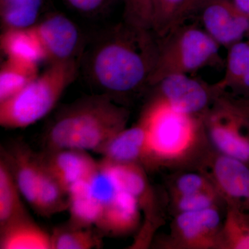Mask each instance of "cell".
Here are the masks:
<instances>
[{
  "instance_id": "f546056e",
  "label": "cell",
  "mask_w": 249,
  "mask_h": 249,
  "mask_svg": "<svg viewBox=\"0 0 249 249\" xmlns=\"http://www.w3.org/2000/svg\"><path fill=\"white\" fill-rule=\"evenodd\" d=\"M124 21L151 30L154 0H124Z\"/></svg>"
},
{
  "instance_id": "7402d4cb",
  "label": "cell",
  "mask_w": 249,
  "mask_h": 249,
  "mask_svg": "<svg viewBox=\"0 0 249 249\" xmlns=\"http://www.w3.org/2000/svg\"><path fill=\"white\" fill-rule=\"evenodd\" d=\"M40 162V181L34 210L41 215L51 217L68 209V195L46 168L41 159Z\"/></svg>"
},
{
  "instance_id": "7c38bea8",
  "label": "cell",
  "mask_w": 249,
  "mask_h": 249,
  "mask_svg": "<svg viewBox=\"0 0 249 249\" xmlns=\"http://www.w3.org/2000/svg\"><path fill=\"white\" fill-rule=\"evenodd\" d=\"M199 8L203 29L219 47L228 49L247 37L249 18L229 0H205Z\"/></svg>"
},
{
  "instance_id": "7a4b0ae2",
  "label": "cell",
  "mask_w": 249,
  "mask_h": 249,
  "mask_svg": "<svg viewBox=\"0 0 249 249\" xmlns=\"http://www.w3.org/2000/svg\"><path fill=\"white\" fill-rule=\"evenodd\" d=\"M139 121L146 132L144 168H170L199 161L208 151L204 118L154 98Z\"/></svg>"
},
{
  "instance_id": "6da1fadb",
  "label": "cell",
  "mask_w": 249,
  "mask_h": 249,
  "mask_svg": "<svg viewBox=\"0 0 249 249\" xmlns=\"http://www.w3.org/2000/svg\"><path fill=\"white\" fill-rule=\"evenodd\" d=\"M102 35L85 60V72L93 86L112 98L150 86L159 52L154 33L124 21Z\"/></svg>"
},
{
  "instance_id": "603a6c76",
  "label": "cell",
  "mask_w": 249,
  "mask_h": 249,
  "mask_svg": "<svg viewBox=\"0 0 249 249\" xmlns=\"http://www.w3.org/2000/svg\"><path fill=\"white\" fill-rule=\"evenodd\" d=\"M44 0H0V18L3 30L35 25Z\"/></svg>"
},
{
  "instance_id": "d6a6232c",
  "label": "cell",
  "mask_w": 249,
  "mask_h": 249,
  "mask_svg": "<svg viewBox=\"0 0 249 249\" xmlns=\"http://www.w3.org/2000/svg\"><path fill=\"white\" fill-rule=\"evenodd\" d=\"M230 91L235 94L242 95L240 97H249V70Z\"/></svg>"
},
{
  "instance_id": "e0dca14e",
  "label": "cell",
  "mask_w": 249,
  "mask_h": 249,
  "mask_svg": "<svg viewBox=\"0 0 249 249\" xmlns=\"http://www.w3.org/2000/svg\"><path fill=\"white\" fill-rule=\"evenodd\" d=\"M0 249H52V237L27 214L0 229Z\"/></svg>"
},
{
  "instance_id": "d590c367",
  "label": "cell",
  "mask_w": 249,
  "mask_h": 249,
  "mask_svg": "<svg viewBox=\"0 0 249 249\" xmlns=\"http://www.w3.org/2000/svg\"><path fill=\"white\" fill-rule=\"evenodd\" d=\"M204 1H205V0H201V4H202V3L204 2Z\"/></svg>"
},
{
  "instance_id": "4316f807",
  "label": "cell",
  "mask_w": 249,
  "mask_h": 249,
  "mask_svg": "<svg viewBox=\"0 0 249 249\" xmlns=\"http://www.w3.org/2000/svg\"><path fill=\"white\" fill-rule=\"evenodd\" d=\"M52 237V249H91L99 248L102 242L89 228L68 227L54 229Z\"/></svg>"
},
{
  "instance_id": "3957f363",
  "label": "cell",
  "mask_w": 249,
  "mask_h": 249,
  "mask_svg": "<svg viewBox=\"0 0 249 249\" xmlns=\"http://www.w3.org/2000/svg\"><path fill=\"white\" fill-rule=\"evenodd\" d=\"M129 111L107 95L78 100L59 111L45 135L47 150L96 152L127 127Z\"/></svg>"
},
{
  "instance_id": "1f68e13d",
  "label": "cell",
  "mask_w": 249,
  "mask_h": 249,
  "mask_svg": "<svg viewBox=\"0 0 249 249\" xmlns=\"http://www.w3.org/2000/svg\"><path fill=\"white\" fill-rule=\"evenodd\" d=\"M228 102L235 108L236 110L249 121V97H238L222 94Z\"/></svg>"
},
{
  "instance_id": "83f0119b",
  "label": "cell",
  "mask_w": 249,
  "mask_h": 249,
  "mask_svg": "<svg viewBox=\"0 0 249 249\" xmlns=\"http://www.w3.org/2000/svg\"><path fill=\"white\" fill-rule=\"evenodd\" d=\"M224 202L215 190H209L186 195L171 196V207L175 214L196 212L211 208L219 207Z\"/></svg>"
},
{
  "instance_id": "30bf717a",
  "label": "cell",
  "mask_w": 249,
  "mask_h": 249,
  "mask_svg": "<svg viewBox=\"0 0 249 249\" xmlns=\"http://www.w3.org/2000/svg\"><path fill=\"white\" fill-rule=\"evenodd\" d=\"M153 87L157 89L156 98L178 111L198 117L204 118L219 96L213 85L188 74L170 75Z\"/></svg>"
},
{
  "instance_id": "52a82bcc",
  "label": "cell",
  "mask_w": 249,
  "mask_h": 249,
  "mask_svg": "<svg viewBox=\"0 0 249 249\" xmlns=\"http://www.w3.org/2000/svg\"><path fill=\"white\" fill-rule=\"evenodd\" d=\"M226 206L249 211V164L216 150H208L197 165Z\"/></svg>"
},
{
  "instance_id": "ba28073f",
  "label": "cell",
  "mask_w": 249,
  "mask_h": 249,
  "mask_svg": "<svg viewBox=\"0 0 249 249\" xmlns=\"http://www.w3.org/2000/svg\"><path fill=\"white\" fill-rule=\"evenodd\" d=\"M222 219L219 207L175 214L170 233L164 241L168 249H221Z\"/></svg>"
},
{
  "instance_id": "836d02e7",
  "label": "cell",
  "mask_w": 249,
  "mask_h": 249,
  "mask_svg": "<svg viewBox=\"0 0 249 249\" xmlns=\"http://www.w3.org/2000/svg\"><path fill=\"white\" fill-rule=\"evenodd\" d=\"M240 14L249 18V0H229Z\"/></svg>"
},
{
  "instance_id": "ac0fdd59",
  "label": "cell",
  "mask_w": 249,
  "mask_h": 249,
  "mask_svg": "<svg viewBox=\"0 0 249 249\" xmlns=\"http://www.w3.org/2000/svg\"><path fill=\"white\" fill-rule=\"evenodd\" d=\"M0 46L6 58L36 65L47 60L43 47L32 27L3 30Z\"/></svg>"
},
{
  "instance_id": "8992f818",
  "label": "cell",
  "mask_w": 249,
  "mask_h": 249,
  "mask_svg": "<svg viewBox=\"0 0 249 249\" xmlns=\"http://www.w3.org/2000/svg\"><path fill=\"white\" fill-rule=\"evenodd\" d=\"M209 142L214 150L249 164V121L221 95L204 116Z\"/></svg>"
},
{
  "instance_id": "44dd1931",
  "label": "cell",
  "mask_w": 249,
  "mask_h": 249,
  "mask_svg": "<svg viewBox=\"0 0 249 249\" xmlns=\"http://www.w3.org/2000/svg\"><path fill=\"white\" fill-rule=\"evenodd\" d=\"M67 195L70 224L83 228L96 225L101 217L103 206L91 196L88 178L74 183L69 189Z\"/></svg>"
},
{
  "instance_id": "2e32d148",
  "label": "cell",
  "mask_w": 249,
  "mask_h": 249,
  "mask_svg": "<svg viewBox=\"0 0 249 249\" xmlns=\"http://www.w3.org/2000/svg\"><path fill=\"white\" fill-rule=\"evenodd\" d=\"M3 152L9 160L23 198L35 209L41 170L39 154L22 145H16L11 151Z\"/></svg>"
},
{
  "instance_id": "e575fe53",
  "label": "cell",
  "mask_w": 249,
  "mask_h": 249,
  "mask_svg": "<svg viewBox=\"0 0 249 249\" xmlns=\"http://www.w3.org/2000/svg\"><path fill=\"white\" fill-rule=\"evenodd\" d=\"M247 39H248V40H249V34H248V35H247Z\"/></svg>"
},
{
  "instance_id": "cb8c5ba5",
  "label": "cell",
  "mask_w": 249,
  "mask_h": 249,
  "mask_svg": "<svg viewBox=\"0 0 249 249\" xmlns=\"http://www.w3.org/2000/svg\"><path fill=\"white\" fill-rule=\"evenodd\" d=\"M38 74V65L6 58L0 67V103L19 92Z\"/></svg>"
},
{
  "instance_id": "9c48e42d",
  "label": "cell",
  "mask_w": 249,
  "mask_h": 249,
  "mask_svg": "<svg viewBox=\"0 0 249 249\" xmlns=\"http://www.w3.org/2000/svg\"><path fill=\"white\" fill-rule=\"evenodd\" d=\"M104 166L114 177L123 191L136 198L142 213L143 225L136 242L137 247H145L152 240L161 218L158 201L149 183L145 168L135 163H121L106 160Z\"/></svg>"
},
{
  "instance_id": "4fadbf2b",
  "label": "cell",
  "mask_w": 249,
  "mask_h": 249,
  "mask_svg": "<svg viewBox=\"0 0 249 249\" xmlns=\"http://www.w3.org/2000/svg\"><path fill=\"white\" fill-rule=\"evenodd\" d=\"M39 155L46 168L67 193L74 183L89 178L99 165L88 152L82 150H47Z\"/></svg>"
},
{
  "instance_id": "277c9868",
  "label": "cell",
  "mask_w": 249,
  "mask_h": 249,
  "mask_svg": "<svg viewBox=\"0 0 249 249\" xmlns=\"http://www.w3.org/2000/svg\"><path fill=\"white\" fill-rule=\"evenodd\" d=\"M79 60L53 62L14 96L0 103V124L24 128L48 115L78 75Z\"/></svg>"
},
{
  "instance_id": "8fae6325",
  "label": "cell",
  "mask_w": 249,
  "mask_h": 249,
  "mask_svg": "<svg viewBox=\"0 0 249 249\" xmlns=\"http://www.w3.org/2000/svg\"><path fill=\"white\" fill-rule=\"evenodd\" d=\"M32 28L43 47L47 61L53 63L78 60L83 45L81 33L67 16L50 13Z\"/></svg>"
},
{
  "instance_id": "d4e9b609",
  "label": "cell",
  "mask_w": 249,
  "mask_h": 249,
  "mask_svg": "<svg viewBox=\"0 0 249 249\" xmlns=\"http://www.w3.org/2000/svg\"><path fill=\"white\" fill-rule=\"evenodd\" d=\"M221 249H249V211L226 206Z\"/></svg>"
},
{
  "instance_id": "4dcf8cb0",
  "label": "cell",
  "mask_w": 249,
  "mask_h": 249,
  "mask_svg": "<svg viewBox=\"0 0 249 249\" xmlns=\"http://www.w3.org/2000/svg\"><path fill=\"white\" fill-rule=\"evenodd\" d=\"M64 4L78 14L88 17L107 13L119 0H62Z\"/></svg>"
},
{
  "instance_id": "f1b7e54d",
  "label": "cell",
  "mask_w": 249,
  "mask_h": 249,
  "mask_svg": "<svg viewBox=\"0 0 249 249\" xmlns=\"http://www.w3.org/2000/svg\"><path fill=\"white\" fill-rule=\"evenodd\" d=\"M209 190H214V187L199 170L197 173L180 174L174 178L170 187V196H186Z\"/></svg>"
},
{
  "instance_id": "9a60e30c",
  "label": "cell",
  "mask_w": 249,
  "mask_h": 249,
  "mask_svg": "<svg viewBox=\"0 0 249 249\" xmlns=\"http://www.w3.org/2000/svg\"><path fill=\"white\" fill-rule=\"evenodd\" d=\"M146 132L141 121L125 127L103 145L96 153L116 163H135L143 167ZM144 168V167H143Z\"/></svg>"
},
{
  "instance_id": "5b68a950",
  "label": "cell",
  "mask_w": 249,
  "mask_h": 249,
  "mask_svg": "<svg viewBox=\"0 0 249 249\" xmlns=\"http://www.w3.org/2000/svg\"><path fill=\"white\" fill-rule=\"evenodd\" d=\"M160 40L150 86L170 75H189L221 62L220 47L203 28L182 25Z\"/></svg>"
},
{
  "instance_id": "ffe728a7",
  "label": "cell",
  "mask_w": 249,
  "mask_h": 249,
  "mask_svg": "<svg viewBox=\"0 0 249 249\" xmlns=\"http://www.w3.org/2000/svg\"><path fill=\"white\" fill-rule=\"evenodd\" d=\"M23 197L4 152L0 159V229L27 215Z\"/></svg>"
},
{
  "instance_id": "d6986e66",
  "label": "cell",
  "mask_w": 249,
  "mask_h": 249,
  "mask_svg": "<svg viewBox=\"0 0 249 249\" xmlns=\"http://www.w3.org/2000/svg\"><path fill=\"white\" fill-rule=\"evenodd\" d=\"M201 4V0H154L152 32L159 39L164 38L183 25Z\"/></svg>"
},
{
  "instance_id": "5bb4252c",
  "label": "cell",
  "mask_w": 249,
  "mask_h": 249,
  "mask_svg": "<svg viewBox=\"0 0 249 249\" xmlns=\"http://www.w3.org/2000/svg\"><path fill=\"white\" fill-rule=\"evenodd\" d=\"M142 222V211L136 198L127 191H121L103 206L96 227L105 233L124 236L135 232Z\"/></svg>"
},
{
  "instance_id": "484cf974",
  "label": "cell",
  "mask_w": 249,
  "mask_h": 249,
  "mask_svg": "<svg viewBox=\"0 0 249 249\" xmlns=\"http://www.w3.org/2000/svg\"><path fill=\"white\" fill-rule=\"evenodd\" d=\"M249 70V40H241L228 48L225 71L213 85L219 96L231 90Z\"/></svg>"
}]
</instances>
